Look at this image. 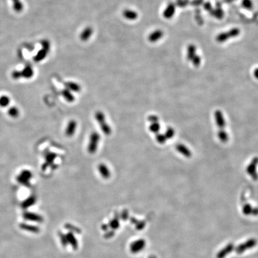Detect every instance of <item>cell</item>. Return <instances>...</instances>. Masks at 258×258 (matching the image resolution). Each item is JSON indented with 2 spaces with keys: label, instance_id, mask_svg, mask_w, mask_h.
Returning <instances> with one entry per match:
<instances>
[{
  "label": "cell",
  "instance_id": "cell-1",
  "mask_svg": "<svg viewBox=\"0 0 258 258\" xmlns=\"http://www.w3.org/2000/svg\"><path fill=\"white\" fill-rule=\"evenodd\" d=\"M257 242L258 241L255 238H251L243 243L238 245L236 247L234 246V251H236L237 254H241L244 251L254 247L257 244Z\"/></svg>",
  "mask_w": 258,
  "mask_h": 258
},
{
  "label": "cell",
  "instance_id": "cell-2",
  "mask_svg": "<svg viewBox=\"0 0 258 258\" xmlns=\"http://www.w3.org/2000/svg\"><path fill=\"white\" fill-rule=\"evenodd\" d=\"M32 174L31 172L28 170H23L17 176V181L21 185L26 186L27 187H29L30 181L32 178Z\"/></svg>",
  "mask_w": 258,
  "mask_h": 258
},
{
  "label": "cell",
  "instance_id": "cell-3",
  "mask_svg": "<svg viewBox=\"0 0 258 258\" xmlns=\"http://www.w3.org/2000/svg\"><path fill=\"white\" fill-rule=\"evenodd\" d=\"M258 165V158H254L249 165L247 166L246 171L247 174H249L251 176V178L257 181L258 179V174L257 173V166Z\"/></svg>",
  "mask_w": 258,
  "mask_h": 258
},
{
  "label": "cell",
  "instance_id": "cell-4",
  "mask_svg": "<svg viewBox=\"0 0 258 258\" xmlns=\"http://www.w3.org/2000/svg\"><path fill=\"white\" fill-rule=\"evenodd\" d=\"M146 245L145 241L143 239L137 240L133 241L130 246V251L133 253H137L138 252L142 251Z\"/></svg>",
  "mask_w": 258,
  "mask_h": 258
},
{
  "label": "cell",
  "instance_id": "cell-5",
  "mask_svg": "<svg viewBox=\"0 0 258 258\" xmlns=\"http://www.w3.org/2000/svg\"><path fill=\"white\" fill-rule=\"evenodd\" d=\"M215 118L216 124L219 127V130H225L224 129L225 128V126H226V121L223 117L222 112L219 110L216 111L215 112Z\"/></svg>",
  "mask_w": 258,
  "mask_h": 258
},
{
  "label": "cell",
  "instance_id": "cell-6",
  "mask_svg": "<svg viewBox=\"0 0 258 258\" xmlns=\"http://www.w3.org/2000/svg\"><path fill=\"white\" fill-rule=\"evenodd\" d=\"M23 216L24 219L30 221H33L36 222H42L43 221V217L42 216L35 213L25 212V213H23Z\"/></svg>",
  "mask_w": 258,
  "mask_h": 258
},
{
  "label": "cell",
  "instance_id": "cell-7",
  "mask_svg": "<svg viewBox=\"0 0 258 258\" xmlns=\"http://www.w3.org/2000/svg\"><path fill=\"white\" fill-rule=\"evenodd\" d=\"M234 245L232 243H229L227 244L225 247H224L222 250L219 251L216 255L217 258H225L228 254H230L232 251H234Z\"/></svg>",
  "mask_w": 258,
  "mask_h": 258
},
{
  "label": "cell",
  "instance_id": "cell-8",
  "mask_svg": "<svg viewBox=\"0 0 258 258\" xmlns=\"http://www.w3.org/2000/svg\"><path fill=\"white\" fill-rule=\"evenodd\" d=\"M164 36V32L160 29L154 31L148 37V40L150 42H155L159 41Z\"/></svg>",
  "mask_w": 258,
  "mask_h": 258
},
{
  "label": "cell",
  "instance_id": "cell-9",
  "mask_svg": "<svg viewBox=\"0 0 258 258\" xmlns=\"http://www.w3.org/2000/svg\"><path fill=\"white\" fill-rule=\"evenodd\" d=\"M21 78L29 79L34 75V70L31 66H27L23 70L19 71Z\"/></svg>",
  "mask_w": 258,
  "mask_h": 258
},
{
  "label": "cell",
  "instance_id": "cell-10",
  "mask_svg": "<svg viewBox=\"0 0 258 258\" xmlns=\"http://www.w3.org/2000/svg\"><path fill=\"white\" fill-rule=\"evenodd\" d=\"M175 7L173 3H170L163 12V16L166 19H170L174 15Z\"/></svg>",
  "mask_w": 258,
  "mask_h": 258
},
{
  "label": "cell",
  "instance_id": "cell-11",
  "mask_svg": "<svg viewBox=\"0 0 258 258\" xmlns=\"http://www.w3.org/2000/svg\"><path fill=\"white\" fill-rule=\"evenodd\" d=\"M123 15L127 20L130 21L136 20L138 17V14L135 11L129 9H126L124 10L123 12Z\"/></svg>",
  "mask_w": 258,
  "mask_h": 258
},
{
  "label": "cell",
  "instance_id": "cell-12",
  "mask_svg": "<svg viewBox=\"0 0 258 258\" xmlns=\"http://www.w3.org/2000/svg\"><path fill=\"white\" fill-rule=\"evenodd\" d=\"M66 238H67V240L68 242V244H70L72 247H73V249L74 250H76L78 248V241L75 237L74 236V234L72 232H70L68 234H66Z\"/></svg>",
  "mask_w": 258,
  "mask_h": 258
},
{
  "label": "cell",
  "instance_id": "cell-13",
  "mask_svg": "<svg viewBox=\"0 0 258 258\" xmlns=\"http://www.w3.org/2000/svg\"><path fill=\"white\" fill-rule=\"evenodd\" d=\"M19 227L23 230L31 232L38 233L40 232V228L38 226L28 225L26 223H21L19 225Z\"/></svg>",
  "mask_w": 258,
  "mask_h": 258
},
{
  "label": "cell",
  "instance_id": "cell-14",
  "mask_svg": "<svg viewBox=\"0 0 258 258\" xmlns=\"http://www.w3.org/2000/svg\"><path fill=\"white\" fill-rule=\"evenodd\" d=\"M36 198L35 196H31L28 197L27 200L22 202L21 207L23 209H27L28 207L33 206L36 202Z\"/></svg>",
  "mask_w": 258,
  "mask_h": 258
},
{
  "label": "cell",
  "instance_id": "cell-15",
  "mask_svg": "<svg viewBox=\"0 0 258 258\" xmlns=\"http://www.w3.org/2000/svg\"><path fill=\"white\" fill-rule=\"evenodd\" d=\"M93 32V29L91 27H87V28H85L84 31L81 32V34L80 35V39L83 41H87L90 38L91 36L92 35Z\"/></svg>",
  "mask_w": 258,
  "mask_h": 258
},
{
  "label": "cell",
  "instance_id": "cell-16",
  "mask_svg": "<svg viewBox=\"0 0 258 258\" xmlns=\"http://www.w3.org/2000/svg\"><path fill=\"white\" fill-rule=\"evenodd\" d=\"M76 127H77V124H76L75 121H70V123H68V126L66 127V128L65 134L68 136H72L74 132H75V131Z\"/></svg>",
  "mask_w": 258,
  "mask_h": 258
},
{
  "label": "cell",
  "instance_id": "cell-17",
  "mask_svg": "<svg viewBox=\"0 0 258 258\" xmlns=\"http://www.w3.org/2000/svg\"><path fill=\"white\" fill-rule=\"evenodd\" d=\"M20 112L19 109L16 106H12L8 110V115L12 118H17L19 117Z\"/></svg>",
  "mask_w": 258,
  "mask_h": 258
},
{
  "label": "cell",
  "instance_id": "cell-18",
  "mask_svg": "<svg viewBox=\"0 0 258 258\" xmlns=\"http://www.w3.org/2000/svg\"><path fill=\"white\" fill-rule=\"evenodd\" d=\"M217 136H218L219 139L223 143H226L229 139L228 133L226 132L225 130H219L217 133Z\"/></svg>",
  "mask_w": 258,
  "mask_h": 258
},
{
  "label": "cell",
  "instance_id": "cell-19",
  "mask_svg": "<svg viewBox=\"0 0 258 258\" xmlns=\"http://www.w3.org/2000/svg\"><path fill=\"white\" fill-rule=\"evenodd\" d=\"M10 103V99L6 95H2L0 97V107L6 108Z\"/></svg>",
  "mask_w": 258,
  "mask_h": 258
},
{
  "label": "cell",
  "instance_id": "cell-20",
  "mask_svg": "<svg viewBox=\"0 0 258 258\" xmlns=\"http://www.w3.org/2000/svg\"><path fill=\"white\" fill-rule=\"evenodd\" d=\"M177 149L183 155H185L186 157H191V153L190 151L188 149V148H187L185 146H184L183 145H179L177 147Z\"/></svg>",
  "mask_w": 258,
  "mask_h": 258
},
{
  "label": "cell",
  "instance_id": "cell-21",
  "mask_svg": "<svg viewBox=\"0 0 258 258\" xmlns=\"http://www.w3.org/2000/svg\"><path fill=\"white\" fill-rule=\"evenodd\" d=\"M49 48H46V49H42V50H41L38 55L36 56L35 58V61L36 62H39L42 61V59H44L45 58V57L47 55V52Z\"/></svg>",
  "mask_w": 258,
  "mask_h": 258
},
{
  "label": "cell",
  "instance_id": "cell-22",
  "mask_svg": "<svg viewBox=\"0 0 258 258\" xmlns=\"http://www.w3.org/2000/svg\"><path fill=\"white\" fill-rule=\"evenodd\" d=\"M55 155L52 153H47V155L46 157V164H48L49 166L50 164L53 163L54 160L55 159Z\"/></svg>",
  "mask_w": 258,
  "mask_h": 258
},
{
  "label": "cell",
  "instance_id": "cell-23",
  "mask_svg": "<svg viewBox=\"0 0 258 258\" xmlns=\"http://www.w3.org/2000/svg\"><path fill=\"white\" fill-rule=\"evenodd\" d=\"M119 221L118 219L114 218V219H112L111 221L110 222V224H109L108 226L111 227L112 229L116 230L119 228Z\"/></svg>",
  "mask_w": 258,
  "mask_h": 258
},
{
  "label": "cell",
  "instance_id": "cell-24",
  "mask_svg": "<svg viewBox=\"0 0 258 258\" xmlns=\"http://www.w3.org/2000/svg\"><path fill=\"white\" fill-rule=\"evenodd\" d=\"M59 236L60 238L62 245L63 246V247L66 246L68 244V240H67V238H66V234H64L62 232H59Z\"/></svg>",
  "mask_w": 258,
  "mask_h": 258
},
{
  "label": "cell",
  "instance_id": "cell-25",
  "mask_svg": "<svg viewBox=\"0 0 258 258\" xmlns=\"http://www.w3.org/2000/svg\"><path fill=\"white\" fill-rule=\"evenodd\" d=\"M65 227L66 229H68L69 230L71 231V232H77V233H80L81 232V231L80 229H78L77 227L71 225V224H69V223L66 224L65 225Z\"/></svg>",
  "mask_w": 258,
  "mask_h": 258
},
{
  "label": "cell",
  "instance_id": "cell-26",
  "mask_svg": "<svg viewBox=\"0 0 258 258\" xmlns=\"http://www.w3.org/2000/svg\"><path fill=\"white\" fill-rule=\"evenodd\" d=\"M63 97L65 98L68 101H72L73 100V97L72 95L71 96V94L69 93V90H63Z\"/></svg>",
  "mask_w": 258,
  "mask_h": 258
},
{
  "label": "cell",
  "instance_id": "cell-27",
  "mask_svg": "<svg viewBox=\"0 0 258 258\" xmlns=\"http://www.w3.org/2000/svg\"><path fill=\"white\" fill-rule=\"evenodd\" d=\"M66 85L69 89L72 90H78L80 89L79 86L77 84L73 83H66Z\"/></svg>",
  "mask_w": 258,
  "mask_h": 258
},
{
  "label": "cell",
  "instance_id": "cell-28",
  "mask_svg": "<svg viewBox=\"0 0 258 258\" xmlns=\"http://www.w3.org/2000/svg\"><path fill=\"white\" fill-rule=\"evenodd\" d=\"M255 76L256 78H258V70H257L256 71V72H255Z\"/></svg>",
  "mask_w": 258,
  "mask_h": 258
},
{
  "label": "cell",
  "instance_id": "cell-29",
  "mask_svg": "<svg viewBox=\"0 0 258 258\" xmlns=\"http://www.w3.org/2000/svg\"><path fill=\"white\" fill-rule=\"evenodd\" d=\"M149 258H157L156 256H149Z\"/></svg>",
  "mask_w": 258,
  "mask_h": 258
}]
</instances>
